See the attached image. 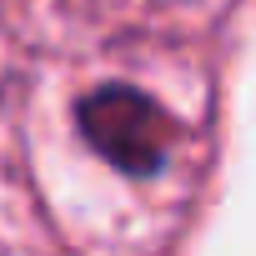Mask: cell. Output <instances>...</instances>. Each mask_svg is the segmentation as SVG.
<instances>
[{
  "label": "cell",
  "mask_w": 256,
  "mask_h": 256,
  "mask_svg": "<svg viewBox=\"0 0 256 256\" xmlns=\"http://www.w3.org/2000/svg\"><path fill=\"white\" fill-rule=\"evenodd\" d=\"M80 131L90 136V146L110 166L131 171V176L156 171L171 151V116L131 86H106V90L86 96L80 100Z\"/></svg>",
  "instance_id": "obj_1"
}]
</instances>
